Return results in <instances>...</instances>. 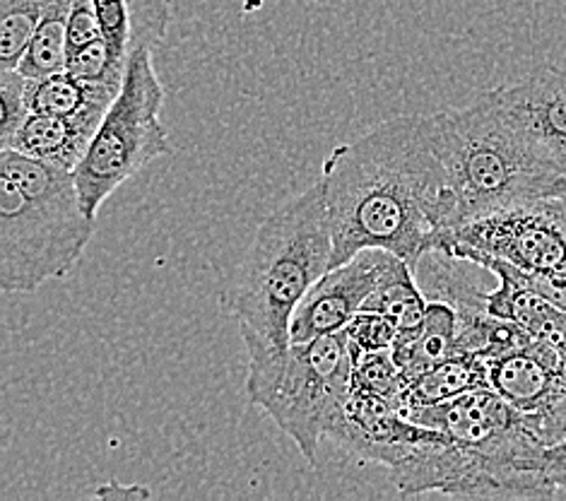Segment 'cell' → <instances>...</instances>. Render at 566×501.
Segmentation results:
<instances>
[{"label": "cell", "mask_w": 566, "mask_h": 501, "mask_svg": "<svg viewBox=\"0 0 566 501\" xmlns=\"http://www.w3.org/2000/svg\"><path fill=\"white\" fill-rule=\"evenodd\" d=\"M318 181L333 234V268L364 249H384L417 270L458 227L429 114L396 116L338 145L323 161Z\"/></svg>", "instance_id": "6da1fadb"}, {"label": "cell", "mask_w": 566, "mask_h": 501, "mask_svg": "<svg viewBox=\"0 0 566 501\" xmlns=\"http://www.w3.org/2000/svg\"><path fill=\"white\" fill-rule=\"evenodd\" d=\"M441 437L417 443L390 470L406 497L549 499L559 490L545 472L543 439L528 417L494 388H478L410 413Z\"/></svg>", "instance_id": "7a4b0ae2"}, {"label": "cell", "mask_w": 566, "mask_h": 501, "mask_svg": "<svg viewBox=\"0 0 566 501\" xmlns=\"http://www.w3.org/2000/svg\"><path fill=\"white\" fill-rule=\"evenodd\" d=\"M331 268L333 234L323 186L316 181L259 225L222 302L249 352L251 405L280 382L292 349L294 311Z\"/></svg>", "instance_id": "3957f363"}, {"label": "cell", "mask_w": 566, "mask_h": 501, "mask_svg": "<svg viewBox=\"0 0 566 501\" xmlns=\"http://www.w3.org/2000/svg\"><path fill=\"white\" fill-rule=\"evenodd\" d=\"M94 225L71 169L0 150V290L30 294L69 278Z\"/></svg>", "instance_id": "277c9868"}, {"label": "cell", "mask_w": 566, "mask_h": 501, "mask_svg": "<svg viewBox=\"0 0 566 501\" xmlns=\"http://www.w3.org/2000/svg\"><path fill=\"white\" fill-rule=\"evenodd\" d=\"M429 121L451 181L458 225L543 200L559 179L511 126L496 87L478 94L461 109L429 114Z\"/></svg>", "instance_id": "5b68a950"}, {"label": "cell", "mask_w": 566, "mask_h": 501, "mask_svg": "<svg viewBox=\"0 0 566 501\" xmlns=\"http://www.w3.org/2000/svg\"><path fill=\"white\" fill-rule=\"evenodd\" d=\"M155 51L133 53L124 83L75 167V184L92 220L120 186L150 161L171 155L169 131L161 124L165 87L155 71Z\"/></svg>", "instance_id": "8992f818"}, {"label": "cell", "mask_w": 566, "mask_h": 501, "mask_svg": "<svg viewBox=\"0 0 566 501\" xmlns=\"http://www.w3.org/2000/svg\"><path fill=\"white\" fill-rule=\"evenodd\" d=\"M437 255L470 265L504 261L531 290L566 309V225L545 198L458 225L443 234Z\"/></svg>", "instance_id": "52a82bcc"}, {"label": "cell", "mask_w": 566, "mask_h": 501, "mask_svg": "<svg viewBox=\"0 0 566 501\" xmlns=\"http://www.w3.org/2000/svg\"><path fill=\"white\" fill-rule=\"evenodd\" d=\"M355 352L345 333L292 343L280 382L253 403L296 443L312 468L328 422L353 388Z\"/></svg>", "instance_id": "ba28073f"}, {"label": "cell", "mask_w": 566, "mask_h": 501, "mask_svg": "<svg viewBox=\"0 0 566 501\" xmlns=\"http://www.w3.org/2000/svg\"><path fill=\"white\" fill-rule=\"evenodd\" d=\"M326 437L361 463L394 468L417 443L437 439L441 431L417 425L400 400L353 384Z\"/></svg>", "instance_id": "9c48e42d"}, {"label": "cell", "mask_w": 566, "mask_h": 501, "mask_svg": "<svg viewBox=\"0 0 566 501\" xmlns=\"http://www.w3.org/2000/svg\"><path fill=\"white\" fill-rule=\"evenodd\" d=\"M394 253L384 249H364L353 259L331 268L292 316V343H306L321 335L343 333L364 309L379 284Z\"/></svg>", "instance_id": "30bf717a"}, {"label": "cell", "mask_w": 566, "mask_h": 501, "mask_svg": "<svg viewBox=\"0 0 566 501\" xmlns=\"http://www.w3.org/2000/svg\"><path fill=\"white\" fill-rule=\"evenodd\" d=\"M511 126L559 176L566 174V67L543 63L514 85L496 87Z\"/></svg>", "instance_id": "8fae6325"}, {"label": "cell", "mask_w": 566, "mask_h": 501, "mask_svg": "<svg viewBox=\"0 0 566 501\" xmlns=\"http://www.w3.org/2000/svg\"><path fill=\"white\" fill-rule=\"evenodd\" d=\"M102 34L120 61H130L138 49L157 51L167 39L174 0H92Z\"/></svg>", "instance_id": "7c38bea8"}, {"label": "cell", "mask_w": 566, "mask_h": 501, "mask_svg": "<svg viewBox=\"0 0 566 501\" xmlns=\"http://www.w3.org/2000/svg\"><path fill=\"white\" fill-rule=\"evenodd\" d=\"M99 124V118H63L30 114L6 147H12V150H18L27 157L49 161V165L75 171L80 159L85 157Z\"/></svg>", "instance_id": "4fadbf2b"}, {"label": "cell", "mask_w": 566, "mask_h": 501, "mask_svg": "<svg viewBox=\"0 0 566 501\" xmlns=\"http://www.w3.org/2000/svg\"><path fill=\"white\" fill-rule=\"evenodd\" d=\"M120 87L85 83L69 71L44 77H30L27 83V106L32 114L63 118H104Z\"/></svg>", "instance_id": "5bb4252c"}, {"label": "cell", "mask_w": 566, "mask_h": 501, "mask_svg": "<svg viewBox=\"0 0 566 501\" xmlns=\"http://www.w3.org/2000/svg\"><path fill=\"white\" fill-rule=\"evenodd\" d=\"M394 359L402 374V382L420 376L434 364L453 357L458 352V311L447 300H431L424 323L410 341L398 343Z\"/></svg>", "instance_id": "9a60e30c"}, {"label": "cell", "mask_w": 566, "mask_h": 501, "mask_svg": "<svg viewBox=\"0 0 566 501\" xmlns=\"http://www.w3.org/2000/svg\"><path fill=\"white\" fill-rule=\"evenodd\" d=\"M488 386V362L478 355H470V352H455L453 357L434 364V367H429L420 376L406 382V388H402V403H406V410L410 413Z\"/></svg>", "instance_id": "2e32d148"}, {"label": "cell", "mask_w": 566, "mask_h": 501, "mask_svg": "<svg viewBox=\"0 0 566 501\" xmlns=\"http://www.w3.org/2000/svg\"><path fill=\"white\" fill-rule=\"evenodd\" d=\"M417 270L402 261L400 255L394 253V259L388 261L384 275L376 284L371 296L364 302L361 311H379V314L394 319L398 326V343L410 341V337L420 331L427 316V296L415 278ZM396 343V345H398Z\"/></svg>", "instance_id": "e0dca14e"}, {"label": "cell", "mask_w": 566, "mask_h": 501, "mask_svg": "<svg viewBox=\"0 0 566 501\" xmlns=\"http://www.w3.org/2000/svg\"><path fill=\"white\" fill-rule=\"evenodd\" d=\"M75 0H53L27 46L18 71L27 77H44L65 71L69 61V20Z\"/></svg>", "instance_id": "ac0fdd59"}, {"label": "cell", "mask_w": 566, "mask_h": 501, "mask_svg": "<svg viewBox=\"0 0 566 501\" xmlns=\"http://www.w3.org/2000/svg\"><path fill=\"white\" fill-rule=\"evenodd\" d=\"M53 0H0V71L18 67Z\"/></svg>", "instance_id": "d6986e66"}, {"label": "cell", "mask_w": 566, "mask_h": 501, "mask_svg": "<svg viewBox=\"0 0 566 501\" xmlns=\"http://www.w3.org/2000/svg\"><path fill=\"white\" fill-rule=\"evenodd\" d=\"M27 83H30V77L22 75L18 67L0 71V150L32 114L27 106Z\"/></svg>", "instance_id": "ffe728a7"}, {"label": "cell", "mask_w": 566, "mask_h": 501, "mask_svg": "<svg viewBox=\"0 0 566 501\" xmlns=\"http://www.w3.org/2000/svg\"><path fill=\"white\" fill-rule=\"evenodd\" d=\"M355 355L364 352H386L394 349L398 343V326L394 319H388L379 311H359V314L347 323L345 331Z\"/></svg>", "instance_id": "44dd1931"}, {"label": "cell", "mask_w": 566, "mask_h": 501, "mask_svg": "<svg viewBox=\"0 0 566 501\" xmlns=\"http://www.w3.org/2000/svg\"><path fill=\"white\" fill-rule=\"evenodd\" d=\"M545 472L557 490H566V439L545 449Z\"/></svg>", "instance_id": "7402d4cb"}, {"label": "cell", "mask_w": 566, "mask_h": 501, "mask_svg": "<svg viewBox=\"0 0 566 501\" xmlns=\"http://www.w3.org/2000/svg\"><path fill=\"white\" fill-rule=\"evenodd\" d=\"M545 202H547V208L566 225V196H549V198H545Z\"/></svg>", "instance_id": "603a6c76"}, {"label": "cell", "mask_w": 566, "mask_h": 501, "mask_svg": "<svg viewBox=\"0 0 566 501\" xmlns=\"http://www.w3.org/2000/svg\"><path fill=\"white\" fill-rule=\"evenodd\" d=\"M549 196H566V174L559 176V179L555 181V186H552ZM549 196H547V198H549Z\"/></svg>", "instance_id": "cb8c5ba5"}, {"label": "cell", "mask_w": 566, "mask_h": 501, "mask_svg": "<svg viewBox=\"0 0 566 501\" xmlns=\"http://www.w3.org/2000/svg\"><path fill=\"white\" fill-rule=\"evenodd\" d=\"M564 3H566V0H564Z\"/></svg>", "instance_id": "d4e9b609"}]
</instances>
